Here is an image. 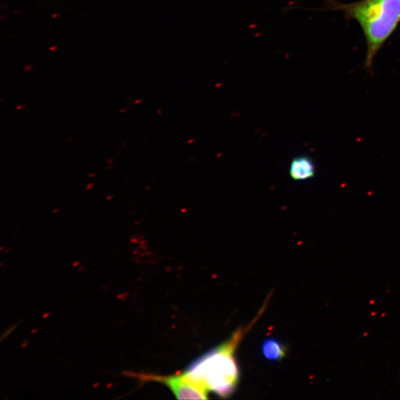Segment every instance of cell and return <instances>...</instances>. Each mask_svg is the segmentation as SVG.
Here are the masks:
<instances>
[{
    "label": "cell",
    "mask_w": 400,
    "mask_h": 400,
    "mask_svg": "<svg viewBox=\"0 0 400 400\" xmlns=\"http://www.w3.org/2000/svg\"><path fill=\"white\" fill-rule=\"evenodd\" d=\"M262 353L265 359L272 362L283 360L287 354L285 346L278 340L270 338L262 345Z\"/></svg>",
    "instance_id": "5b68a950"
},
{
    "label": "cell",
    "mask_w": 400,
    "mask_h": 400,
    "mask_svg": "<svg viewBox=\"0 0 400 400\" xmlns=\"http://www.w3.org/2000/svg\"><path fill=\"white\" fill-rule=\"evenodd\" d=\"M124 375L136 379L140 383L158 382L169 389L176 398L179 399H207V393L196 387L182 374L158 375L148 373L125 372Z\"/></svg>",
    "instance_id": "3957f363"
},
{
    "label": "cell",
    "mask_w": 400,
    "mask_h": 400,
    "mask_svg": "<svg viewBox=\"0 0 400 400\" xmlns=\"http://www.w3.org/2000/svg\"><path fill=\"white\" fill-rule=\"evenodd\" d=\"M327 6L359 23L367 44L365 67L372 72L377 55L400 23V0H360L352 4L328 0Z\"/></svg>",
    "instance_id": "7a4b0ae2"
},
{
    "label": "cell",
    "mask_w": 400,
    "mask_h": 400,
    "mask_svg": "<svg viewBox=\"0 0 400 400\" xmlns=\"http://www.w3.org/2000/svg\"><path fill=\"white\" fill-rule=\"evenodd\" d=\"M253 324L238 329L228 341L192 361L183 375L207 393L213 392L223 398L230 396L235 392L240 377L236 351Z\"/></svg>",
    "instance_id": "6da1fadb"
},
{
    "label": "cell",
    "mask_w": 400,
    "mask_h": 400,
    "mask_svg": "<svg viewBox=\"0 0 400 400\" xmlns=\"http://www.w3.org/2000/svg\"><path fill=\"white\" fill-rule=\"evenodd\" d=\"M93 185V184H89V185H88L87 189H88V190L91 189Z\"/></svg>",
    "instance_id": "8992f818"
},
{
    "label": "cell",
    "mask_w": 400,
    "mask_h": 400,
    "mask_svg": "<svg viewBox=\"0 0 400 400\" xmlns=\"http://www.w3.org/2000/svg\"><path fill=\"white\" fill-rule=\"evenodd\" d=\"M290 174L293 181H307L316 174V166L313 159L307 156L294 158L290 165Z\"/></svg>",
    "instance_id": "277c9868"
}]
</instances>
